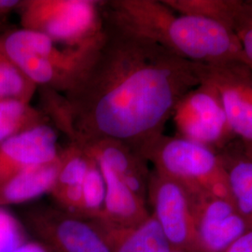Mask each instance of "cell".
Listing matches in <instances>:
<instances>
[{
    "label": "cell",
    "mask_w": 252,
    "mask_h": 252,
    "mask_svg": "<svg viewBox=\"0 0 252 252\" xmlns=\"http://www.w3.org/2000/svg\"><path fill=\"white\" fill-rule=\"evenodd\" d=\"M234 206L252 227V150L235 139L219 152Z\"/></svg>",
    "instance_id": "5bb4252c"
},
{
    "label": "cell",
    "mask_w": 252,
    "mask_h": 252,
    "mask_svg": "<svg viewBox=\"0 0 252 252\" xmlns=\"http://www.w3.org/2000/svg\"><path fill=\"white\" fill-rule=\"evenodd\" d=\"M21 0H0V21L13 10H17Z\"/></svg>",
    "instance_id": "484cf974"
},
{
    "label": "cell",
    "mask_w": 252,
    "mask_h": 252,
    "mask_svg": "<svg viewBox=\"0 0 252 252\" xmlns=\"http://www.w3.org/2000/svg\"><path fill=\"white\" fill-rule=\"evenodd\" d=\"M112 252H172L174 250L151 214L138 225L118 228L95 220Z\"/></svg>",
    "instance_id": "2e32d148"
},
{
    "label": "cell",
    "mask_w": 252,
    "mask_h": 252,
    "mask_svg": "<svg viewBox=\"0 0 252 252\" xmlns=\"http://www.w3.org/2000/svg\"><path fill=\"white\" fill-rule=\"evenodd\" d=\"M27 220L31 230L56 252H112L95 220L51 207L31 209Z\"/></svg>",
    "instance_id": "9c48e42d"
},
{
    "label": "cell",
    "mask_w": 252,
    "mask_h": 252,
    "mask_svg": "<svg viewBox=\"0 0 252 252\" xmlns=\"http://www.w3.org/2000/svg\"><path fill=\"white\" fill-rule=\"evenodd\" d=\"M106 197V184L99 165L94 159L82 182V199L79 216L97 220L102 215Z\"/></svg>",
    "instance_id": "44dd1931"
},
{
    "label": "cell",
    "mask_w": 252,
    "mask_h": 252,
    "mask_svg": "<svg viewBox=\"0 0 252 252\" xmlns=\"http://www.w3.org/2000/svg\"><path fill=\"white\" fill-rule=\"evenodd\" d=\"M224 252H252V227L236 239Z\"/></svg>",
    "instance_id": "cb8c5ba5"
},
{
    "label": "cell",
    "mask_w": 252,
    "mask_h": 252,
    "mask_svg": "<svg viewBox=\"0 0 252 252\" xmlns=\"http://www.w3.org/2000/svg\"><path fill=\"white\" fill-rule=\"evenodd\" d=\"M100 36L88 44L60 48L49 36L19 28L4 31L0 41L9 59L38 88L63 94L89 60Z\"/></svg>",
    "instance_id": "3957f363"
},
{
    "label": "cell",
    "mask_w": 252,
    "mask_h": 252,
    "mask_svg": "<svg viewBox=\"0 0 252 252\" xmlns=\"http://www.w3.org/2000/svg\"><path fill=\"white\" fill-rule=\"evenodd\" d=\"M182 252V251H175V250H174V251H173V252Z\"/></svg>",
    "instance_id": "4316f807"
},
{
    "label": "cell",
    "mask_w": 252,
    "mask_h": 252,
    "mask_svg": "<svg viewBox=\"0 0 252 252\" xmlns=\"http://www.w3.org/2000/svg\"><path fill=\"white\" fill-rule=\"evenodd\" d=\"M26 242L23 226L4 207H0V252H11Z\"/></svg>",
    "instance_id": "7402d4cb"
},
{
    "label": "cell",
    "mask_w": 252,
    "mask_h": 252,
    "mask_svg": "<svg viewBox=\"0 0 252 252\" xmlns=\"http://www.w3.org/2000/svg\"><path fill=\"white\" fill-rule=\"evenodd\" d=\"M153 170L180 183L190 195L230 196L220 154L180 136L163 135L147 153Z\"/></svg>",
    "instance_id": "277c9868"
},
{
    "label": "cell",
    "mask_w": 252,
    "mask_h": 252,
    "mask_svg": "<svg viewBox=\"0 0 252 252\" xmlns=\"http://www.w3.org/2000/svg\"><path fill=\"white\" fill-rule=\"evenodd\" d=\"M200 82L216 89L230 128L242 144L252 150V71L240 61L197 63Z\"/></svg>",
    "instance_id": "ba28073f"
},
{
    "label": "cell",
    "mask_w": 252,
    "mask_h": 252,
    "mask_svg": "<svg viewBox=\"0 0 252 252\" xmlns=\"http://www.w3.org/2000/svg\"><path fill=\"white\" fill-rule=\"evenodd\" d=\"M178 14L214 22L234 32L243 11L244 0H162Z\"/></svg>",
    "instance_id": "e0dca14e"
},
{
    "label": "cell",
    "mask_w": 252,
    "mask_h": 252,
    "mask_svg": "<svg viewBox=\"0 0 252 252\" xmlns=\"http://www.w3.org/2000/svg\"><path fill=\"white\" fill-rule=\"evenodd\" d=\"M234 33L241 47L243 63L252 71V1H245Z\"/></svg>",
    "instance_id": "603a6c76"
},
{
    "label": "cell",
    "mask_w": 252,
    "mask_h": 252,
    "mask_svg": "<svg viewBox=\"0 0 252 252\" xmlns=\"http://www.w3.org/2000/svg\"><path fill=\"white\" fill-rule=\"evenodd\" d=\"M49 123L44 112L29 103L0 99V144L12 136Z\"/></svg>",
    "instance_id": "ac0fdd59"
},
{
    "label": "cell",
    "mask_w": 252,
    "mask_h": 252,
    "mask_svg": "<svg viewBox=\"0 0 252 252\" xmlns=\"http://www.w3.org/2000/svg\"><path fill=\"white\" fill-rule=\"evenodd\" d=\"M151 214L161 226L173 250L194 252L199 250L192 200L180 183L152 170L147 192Z\"/></svg>",
    "instance_id": "52a82bcc"
},
{
    "label": "cell",
    "mask_w": 252,
    "mask_h": 252,
    "mask_svg": "<svg viewBox=\"0 0 252 252\" xmlns=\"http://www.w3.org/2000/svg\"><path fill=\"white\" fill-rule=\"evenodd\" d=\"M106 184V197L98 221L118 228L138 225L151 216L147 201L137 196L105 163L97 162Z\"/></svg>",
    "instance_id": "4fadbf2b"
},
{
    "label": "cell",
    "mask_w": 252,
    "mask_h": 252,
    "mask_svg": "<svg viewBox=\"0 0 252 252\" xmlns=\"http://www.w3.org/2000/svg\"><path fill=\"white\" fill-rule=\"evenodd\" d=\"M37 88L9 59L0 41V99L18 100L30 104Z\"/></svg>",
    "instance_id": "d6986e66"
},
{
    "label": "cell",
    "mask_w": 252,
    "mask_h": 252,
    "mask_svg": "<svg viewBox=\"0 0 252 252\" xmlns=\"http://www.w3.org/2000/svg\"><path fill=\"white\" fill-rule=\"evenodd\" d=\"M11 252H51L49 248L36 242H24Z\"/></svg>",
    "instance_id": "d4e9b609"
},
{
    "label": "cell",
    "mask_w": 252,
    "mask_h": 252,
    "mask_svg": "<svg viewBox=\"0 0 252 252\" xmlns=\"http://www.w3.org/2000/svg\"><path fill=\"white\" fill-rule=\"evenodd\" d=\"M81 148L95 161L105 163L129 189L147 201L151 170L144 159L133 153L126 145L112 140L91 142Z\"/></svg>",
    "instance_id": "7c38bea8"
},
{
    "label": "cell",
    "mask_w": 252,
    "mask_h": 252,
    "mask_svg": "<svg viewBox=\"0 0 252 252\" xmlns=\"http://www.w3.org/2000/svg\"><path fill=\"white\" fill-rule=\"evenodd\" d=\"M57 133L42 125L0 144V183L27 168L51 162L58 158Z\"/></svg>",
    "instance_id": "8fae6325"
},
{
    "label": "cell",
    "mask_w": 252,
    "mask_h": 252,
    "mask_svg": "<svg viewBox=\"0 0 252 252\" xmlns=\"http://www.w3.org/2000/svg\"><path fill=\"white\" fill-rule=\"evenodd\" d=\"M190 197L200 251L224 252L251 228L230 196L198 194Z\"/></svg>",
    "instance_id": "30bf717a"
},
{
    "label": "cell",
    "mask_w": 252,
    "mask_h": 252,
    "mask_svg": "<svg viewBox=\"0 0 252 252\" xmlns=\"http://www.w3.org/2000/svg\"><path fill=\"white\" fill-rule=\"evenodd\" d=\"M60 166L59 153L58 158L53 162L27 168L0 183V207L27 203L51 192Z\"/></svg>",
    "instance_id": "9a60e30c"
},
{
    "label": "cell",
    "mask_w": 252,
    "mask_h": 252,
    "mask_svg": "<svg viewBox=\"0 0 252 252\" xmlns=\"http://www.w3.org/2000/svg\"><path fill=\"white\" fill-rule=\"evenodd\" d=\"M205 252V251H197V252Z\"/></svg>",
    "instance_id": "83f0119b"
},
{
    "label": "cell",
    "mask_w": 252,
    "mask_h": 252,
    "mask_svg": "<svg viewBox=\"0 0 252 252\" xmlns=\"http://www.w3.org/2000/svg\"><path fill=\"white\" fill-rule=\"evenodd\" d=\"M21 28L49 36L65 47L88 44L103 29L101 1L95 0H21Z\"/></svg>",
    "instance_id": "5b68a950"
},
{
    "label": "cell",
    "mask_w": 252,
    "mask_h": 252,
    "mask_svg": "<svg viewBox=\"0 0 252 252\" xmlns=\"http://www.w3.org/2000/svg\"><path fill=\"white\" fill-rule=\"evenodd\" d=\"M60 158L61 166L53 189L81 185L93 158L82 148L73 143L60 151Z\"/></svg>",
    "instance_id": "ffe728a7"
},
{
    "label": "cell",
    "mask_w": 252,
    "mask_h": 252,
    "mask_svg": "<svg viewBox=\"0 0 252 252\" xmlns=\"http://www.w3.org/2000/svg\"><path fill=\"white\" fill-rule=\"evenodd\" d=\"M102 18L82 70L63 94L40 88V109L69 143L118 141L146 161L179 101L200 84L197 63Z\"/></svg>",
    "instance_id": "6da1fadb"
},
{
    "label": "cell",
    "mask_w": 252,
    "mask_h": 252,
    "mask_svg": "<svg viewBox=\"0 0 252 252\" xmlns=\"http://www.w3.org/2000/svg\"><path fill=\"white\" fill-rule=\"evenodd\" d=\"M102 13L192 63L243 62L234 32L214 22L178 14L162 0L101 1Z\"/></svg>",
    "instance_id": "7a4b0ae2"
},
{
    "label": "cell",
    "mask_w": 252,
    "mask_h": 252,
    "mask_svg": "<svg viewBox=\"0 0 252 252\" xmlns=\"http://www.w3.org/2000/svg\"><path fill=\"white\" fill-rule=\"evenodd\" d=\"M172 119L178 136L204 145L218 153L236 139L218 92L204 81L182 96Z\"/></svg>",
    "instance_id": "8992f818"
}]
</instances>
